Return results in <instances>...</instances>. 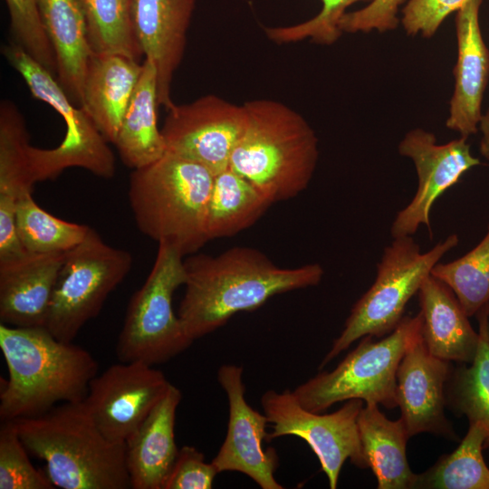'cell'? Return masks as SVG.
I'll return each instance as SVG.
<instances>
[{"instance_id":"6da1fadb","label":"cell","mask_w":489,"mask_h":489,"mask_svg":"<svg viewBox=\"0 0 489 489\" xmlns=\"http://www.w3.org/2000/svg\"><path fill=\"white\" fill-rule=\"evenodd\" d=\"M184 265L186 289L177 315L193 341L277 294L319 284L324 275L319 264L281 267L248 246H235L217 255L190 254Z\"/></svg>"},{"instance_id":"7a4b0ae2","label":"cell","mask_w":489,"mask_h":489,"mask_svg":"<svg viewBox=\"0 0 489 489\" xmlns=\"http://www.w3.org/2000/svg\"><path fill=\"white\" fill-rule=\"evenodd\" d=\"M8 379L0 392L2 421L42 415L64 402L83 401L98 362L84 348L45 327L0 324Z\"/></svg>"},{"instance_id":"3957f363","label":"cell","mask_w":489,"mask_h":489,"mask_svg":"<svg viewBox=\"0 0 489 489\" xmlns=\"http://www.w3.org/2000/svg\"><path fill=\"white\" fill-rule=\"evenodd\" d=\"M12 421L28 453L45 462L55 487L131 488L126 443L106 437L84 401L61 403L42 415Z\"/></svg>"},{"instance_id":"277c9868","label":"cell","mask_w":489,"mask_h":489,"mask_svg":"<svg viewBox=\"0 0 489 489\" xmlns=\"http://www.w3.org/2000/svg\"><path fill=\"white\" fill-rule=\"evenodd\" d=\"M243 105L246 122L228 168L272 204L295 197L308 187L317 167L315 131L282 101L255 99Z\"/></svg>"},{"instance_id":"5b68a950","label":"cell","mask_w":489,"mask_h":489,"mask_svg":"<svg viewBox=\"0 0 489 489\" xmlns=\"http://www.w3.org/2000/svg\"><path fill=\"white\" fill-rule=\"evenodd\" d=\"M215 175L204 166L166 152L133 169L128 197L139 231L184 256L207 241L206 213Z\"/></svg>"},{"instance_id":"8992f818","label":"cell","mask_w":489,"mask_h":489,"mask_svg":"<svg viewBox=\"0 0 489 489\" xmlns=\"http://www.w3.org/2000/svg\"><path fill=\"white\" fill-rule=\"evenodd\" d=\"M458 242V235L452 234L427 252H422L412 235L393 238L377 265L374 283L351 308L342 331L333 340L319 369L366 335L381 338L390 333L403 319L408 302L417 293L433 267Z\"/></svg>"},{"instance_id":"52a82bcc","label":"cell","mask_w":489,"mask_h":489,"mask_svg":"<svg viewBox=\"0 0 489 489\" xmlns=\"http://www.w3.org/2000/svg\"><path fill=\"white\" fill-rule=\"evenodd\" d=\"M421 315L404 316L386 337L366 335L331 371H321L292 392L305 409L321 413L340 401L398 407L396 375L408 345L420 334Z\"/></svg>"},{"instance_id":"ba28073f","label":"cell","mask_w":489,"mask_h":489,"mask_svg":"<svg viewBox=\"0 0 489 489\" xmlns=\"http://www.w3.org/2000/svg\"><path fill=\"white\" fill-rule=\"evenodd\" d=\"M9 64L21 75L31 94L50 105L62 118L65 135L54 149L29 148L34 181L53 179L72 167L85 168L94 175L111 178L115 158L108 141L81 106L70 100L53 74L11 41L2 47Z\"/></svg>"},{"instance_id":"9c48e42d","label":"cell","mask_w":489,"mask_h":489,"mask_svg":"<svg viewBox=\"0 0 489 489\" xmlns=\"http://www.w3.org/2000/svg\"><path fill=\"white\" fill-rule=\"evenodd\" d=\"M184 257L173 246L158 244L151 271L127 307L116 346L120 361L155 366L193 343L173 309L174 292L187 279Z\"/></svg>"},{"instance_id":"30bf717a","label":"cell","mask_w":489,"mask_h":489,"mask_svg":"<svg viewBox=\"0 0 489 489\" xmlns=\"http://www.w3.org/2000/svg\"><path fill=\"white\" fill-rule=\"evenodd\" d=\"M131 254L105 243L90 227L85 238L65 254L55 283L45 328L72 342L101 312L109 294L132 266Z\"/></svg>"},{"instance_id":"8fae6325","label":"cell","mask_w":489,"mask_h":489,"mask_svg":"<svg viewBox=\"0 0 489 489\" xmlns=\"http://www.w3.org/2000/svg\"><path fill=\"white\" fill-rule=\"evenodd\" d=\"M261 404L272 426L266 442L283 436L303 439L318 457L331 489L337 488L347 459L359 468H369L357 422L364 406L362 399H349L338 410L321 414L303 408L289 389H270L263 394Z\"/></svg>"},{"instance_id":"7c38bea8","label":"cell","mask_w":489,"mask_h":489,"mask_svg":"<svg viewBox=\"0 0 489 489\" xmlns=\"http://www.w3.org/2000/svg\"><path fill=\"white\" fill-rule=\"evenodd\" d=\"M167 110L161 128L167 152L197 162L214 175L229 167L246 122L243 104L207 94L174 103Z\"/></svg>"},{"instance_id":"4fadbf2b","label":"cell","mask_w":489,"mask_h":489,"mask_svg":"<svg viewBox=\"0 0 489 489\" xmlns=\"http://www.w3.org/2000/svg\"><path fill=\"white\" fill-rule=\"evenodd\" d=\"M170 382L142 361L113 364L90 382L83 400L110 440L126 443L166 393Z\"/></svg>"},{"instance_id":"5bb4252c","label":"cell","mask_w":489,"mask_h":489,"mask_svg":"<svg viewBox=\"0 0 489 489\" xmlns=\"http://www.w3.org/2000/svg\"><path fill=\"white\" fill-rule=\"evenodd\" d=\"M398 149L413 161L417 187L414 197L398 212L392 223L393 238L413 235L420 225L430 232V211L435 201L467 170L480 164L471 153L467 138L460 136L438 144L435 134L420 128L406 133Z\"/></svg>"},{"instance_id":"9a60e30c","label":"cell","mask_w":489,"mask_h":489,"mask_svg":"<svg viewBox=\"0 0 489 489\" xmlns=\"http://www.w3.org/2000/svg\"><path fill=\"white\" fill-rule=\"evenodd\" d=\"M217 379L227 397L229 417L225 441L212 464L218 473L246 475L262 489H283L274 477L279 464L277 453L274 448L263 446L268 436V418L246 402L243 368L222 365Z\"/></svg>"},{"instance_id":"2e32d148","label":"cell","mask_w":489,"mask_h":489,"mask_svg":"<svg viewBox=\"0 0 489 489\" xmlns=\"http://www.w3.org/2000/svg\"><path fill=\"white\" fill-rule=\"evenodd\" d=\"M453 366L427 350L421 334L407 348L396 375V398L408 436L431 433L457 439L445 416L446 384Z\"/></svg>"},{"instance_id":"e0dca14e","label":"cell","mask_w":489,"mask_h":489,"mask_svg":"<svg viewBox=\"0 0 489 489\" xmlns=\"http://www.w3.org/2000/svg\"><path fill=\"white\" fill-rule=\"evenodd\" d=\"M197 0H132L131 24L144 59L158 73L160 106L168 110L173 77L182 62L187 34Z\"/></svg>"},{"instance_id":"ac0fdd59","label":"cell","mask_w":489,"mask_h":489,"mask_svg":"<svg viewBox=\"0 0 489 489\" xmlns=\"http://www.w3.org/2000/svg\"><path fill=\"white\" fill-rule=\"evenodd\" d=\"M482 0H470L457 11V60L455 88L446 126L461 137L475 134L482 120V101L489 80V50L480 29Z\"/></svg>"},{"instance_id":"d6986e66","label":"cell","mask_w":489,"mask_h":489,"mask_svg":"<svg viewBox=\"0 0 489 489\" xmlns=\"http://www.w3.org/2000/svg\"><path fill=\"white\" fill-rule=\"evenodd\" d=\"M66 253L34 254L0 262V321L14 327H45Z\"/></svg>"},{"instance_id":"ffe728a7","label":"cell","mask_w":489,"mask_h":489,"mask_svg":"<svg viewBox=\"0 0 489 489\" xmlns=\"http://www.w3.org/2000/svg\"><path fill=\"white\" fill-rule=\"evenodd\" d=\"M29 133L18 107L9 100L0 104V262L23 256L16 228L19 198L33 192Z\"/></svg>"},{"instance_id":"44dd1931","label":"cell","mask_w":489,"mask_h":489,"mask_svg":"<svg viewBox=\"0 0 489 489\" xmlns=\"http://www.w3.org/2000/svg\"><path fill=\"white\" fill-rule=\"evenodd\" d=\"M181 391L169 384L166 393L126 441V464L133 489H163L179 449L175 422Z\"/></svg>"},{"instance_id":"7402d4cb","label":"cell","mask_w":489,"mask_h":489,"mask_svg":"<svg viewBox=\"0 0 489 489\" xmlns=\"http://www.w3.org/2000/svg\"><path fill=\"white\" fill-rule=\"evenodd\" d=\"M423 342L430 354L457 363H471L479 344V332L472 327L452 289L433 275L418 292Z\"/></svg>"},{"instance_id":"603a6c76","label":"cell","mask_w":489,"mask_h":489,"mask_svg":"<svg viewBox=\"0 0 489 489\" xmlns=\"http://www.w3.org/2000/svg\"><path fill=\"white\" fill-rule=\"evenodd\" d=\"M142 72V62L118 53H92L81 107L108 142L118 132Z\"/></svg>"},{"instance_id":"cb8c5ba5","label":"cell","mask_w":489,"mask_h":489,"mask_svg":"<svg viewBox=\"0 0 489 489\" xmlns=\"http://www.w3.org/2000/svg\"><path fill=\"white\" fill-rule=\"evenodd\" d=\"M39 14L56 60V75L70 100L81 105L92 54L79 0H37Z\"/></svg>"},{"instance_id":"d4e9b609","label":"cell","mask_w":489,"mask_h":489,"mask_svg":"<svg viewBox=\"0 0 489 489\" xmlns=\"http://www.w3.org/2000/svg\"><path fill=\"white\" fill-rule=\"evenodd\" d=\"M158 73L154 63L142 61V72L114 143L123 164L132 169L145 167L167 152L158 124Z\"/></svg>"},{"instance_id":"484cf974","label":"cell","mask_w":489,"mask_h":489,"mask_svg":"<svg viewBox=\"0 0 489 489\" xmlns=\"http://www.w3.org/2000/svg\"><path fill=\"white\" fill-rule=\"evenodd\" d=\"M360 440L378 489H411L416 475L406 454L409 438L399 417L388 419L376 403H365L358 417Z\"/></svg>"},{"instance_id":"4316f807","label":"cell","mask_w":489,"mask_h":489,"mask_svg":"<svg viewBox=\"0 0 489 489\" xmlns=\"http://www.w3.org/2000/svg\"><path fill=\"white\" fill-rule=\"evenodd\" d=\"M271 205L253 184L230 168L216 174L206 213L207 241L231 237L245 230Z\"/></svg>"},{"instance_id":"83f0119b","label":"cell","mask_w":489,"mask_h":489,"mask_svg":"<svg viewBox=\"0 0 489 489\" xmlns=\"http://www.w3.org/2000/svg\"><path fill=\"white\" fill-rule=\"evenodd\" d=\"M486 439L484 427L470 423L456 449L417 474L412 489H489V468L482 453Z\"/></svg>"},{"instance_id":"f1b7e54d","label":"cell","mask_w":489,"mask_h":489,"mask_svg":"<svg viewBox=\"0 0 489 489\" xmlns=\"http://www.w3.org/2000/svg\"><path fill=\"white\" fill-rule=\"evenodd\" d=\"M479 344L470 365L452 368L446 384V401L455 415L465 416L470 423L482 424L487 432L484 448L489 449V346L481 320Z\"/></svg>"},{"instance_id":"f546056e","label":"cell","mask_w":489,"mask_h":489,"mask_svg":"<svg viewBox=\"0 0 489 489\" xmlns=\"http://www.w3.org/2000/svg\"><path fill=\"white\" fill-rule=\"evenodd\" d=\"M33 192L24 194L15 212L17 233L24 248L34 254L66 253L79 244L90 227L68 222L44 211Z\"/></svg>"},{"instance_id":"4dcf8cb0","label":"cell","mask_w":489,"mask_h":489,"mask_svg":"<svg viewBox=\"0 0 489 489\" xmlns=\"http://www.w3.org/2000/svg\"><path fill=\"white\" fill-rule=\"evenodd\" d=\"M79 1L93 53H118L140 62L143 53L131 24L132 0Z\"/></svg>"},{"instance_id":"1f68e13d","label":"cell","mask_w":489,"mask_h":489,"mask_svg":"<svg viewBox=\"0 0 489 489\" xmlns=\"http://www.w3.org/2000/svg\"><path fill=\"white\" fill-rule=\"evenodd\" d=\"M431 275L448 285L468 317L489 302V223L483 239L463 256L437 263Z\"/></svg>"},{"instance_id":"d6a6232c","label":"cell","mask_w":489,"mask_h":489,"mask_svg":"<svg viewBox=\"0 0 489 489\" xmlns=\"http://www.w3.org/2000/svg\"><path fill=\"white\" fill-rule=\"evenodd\" d=\"M0 428V489H53L45 471L35 468L12 420Z\"/></svg>"},{"instance_id":"836d02e7","label":"cell","mask_w":489,"mask_h":489,"mask_svg":"<svg viewBox=\"0 0 489 489\" xmlns=\"http://www.w3.org/2000/svg\"><path fill=\"white\" fill-rule=\"evenodd\" d=\"M371 0H321V11L302 23L265 27L264 34L277 44H287L311 40L313 43L331 45L343 34L340 22L346 10L353 4Z\"/></svg>"},{"instance_id":"e575fe53","label":"cell","mask_w":489,"mask_h":489,"mask_svg":"<svg viewBox=\"0 0 489 489\" xmlns=\"http://www.w3.org/2000/svg\"><path fill=\"white\" fill-rule=\"evenodd\" d=\"M5 1L9 13L12 41L53 74L56 73L55 55L42 24L37 0Z\"/></svg>"},{"instance_id":"d590c367","label":"cell","mask_w":489,"mask_h":489,"mask_svg":"<svg viewBox=\"0 0 489 489\" xmlns=\"http://www.w3.org/2000/svg\"><path fill=\"white\" fill-rule=\"evenodd\" d=\"M217 474L212 462H205L202 452L184 446L178 451L163 489H210Z\"/></svg>"},{"instance_id":"8d00e7d4","label":"cell","mask_w":489,"mask_h":489,"mask_svg":"<svg viewBox=\"0 0 489 489\" xmlns=\"http://www.w3.org/2000/svg\"><path fill=\"white\" fill-rule=\"evenodd\" d=\"M470 0H409L403 8L402 25L409 35L433 36L444 20Z\"/></svg>"},{"instance_id":"74e56055","label":"cell","mask_w":489,"mask_h":489,"mask_svg":"<svg viewBox=\"0 0 489 489\" xmlns=\"http://www.w3.org/2000/svg\"><path fill=\"white\" fill-rule=\"evenodd\" d=\"M405 0H371L363 8L346 13L340 22L342 33H379L397 28L398 7Z\"/></svg>"},{"instance_id":"f35d334b","label":"cell","mask_w":489,"mask_h":489,"mask_svg":"<svg viewBox=\"0 0 489 489\" xmlns=\"http://www.w3.org/2000/svg\"><path fill=\"white\" fill-rule=\"evenodd\" d=\"M479 128L482 132L480 152L489 161V110L483 115Z\"/></svg>"},{"instance_id":"ab89813d","label":"cell","mask_w":489,"mask_h":489,"mask_svg":"<svg viewBox=\"0 0 489 489\" xmlns=\"http://www.w3.org/2000/svg\"><path fill=\"white\" fill-rule=\"evenodd\" d=\"M477 319L481 320L486 335L487 343L489 346V302L482 307L475 314Z\"/></svg>"}]
</instances>
